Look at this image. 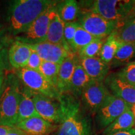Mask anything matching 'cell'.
<instances>
[{
    "label": "cell",
    "mask_w": 135,
    "mask_h": 135,
    "mask_svg": "<svg viewBox=\"0 0 135 135\" xmlns=\"http://www.w3.org/2000/svg\"><path fill=\"white\" fill-rule=\"evenodd\" d=\"M58 3L50 0L15 1L8 13L9 31L15 36L24 33L42 13Z\"/></svg>",
    "instance_id": "obj_1"
},
{
    "label": "cell",
    "mask_w": 135,
    "mask_h": 135,
    "mask_svg": "<svg viewBox=\"0 0 135 135\" xmlns=\"http://www.w3.org/2000/svg\"><path fill=\"white\" fill-rule=\"evenodd\" d=\"M59 100L64 118L56 135H92L91 120L81 109L79 98L66 93Z\"/></svg>",
    "instance_id": "obj_2"
},
{
    "label": "cell",
    "mask_w": 135,
    "mask_h": 135,
    "mask_svg": "<svg viewBox=\"0 0 135 135\" xmlns=\"http://www.w3.org/2000/svg\"><path fill=\"white\" fill-rule=\"evenodd\" d=\"M21 81L13 73L5 78L0 97V125L13 128L18 123V106L21 95Z\"/></svg>",
    "instance_id": "obj_3"
},
{
    "label": "cell",
    "mask_w": 135,
    "mask_h": 135,
    "mask_svg": "<svg viewBox=\"0 0 135 135\" xmlns=\"http://www.w3.org/2000/svg\"><path fill=\"white\" fill-rule=\"evenodd\" d=\"M90 11L114 22L119 28L134 19L135 1L97 0L93 3Z\"/></svg>",
    "instance_id": "obj_4"
},
{
    "label": "cell",
    "mask_w": 135,
    "mask_h": 135,
    "mask_svg": "<svg viewBox=\"0 0 135 135\" xmlns=\"http://www.w3.org/2000/svg\"><path fill=\"white\" fill-rule=\"evenodd\" d=\"M16 75L25 86L33 91L60 99L61 94L58 89L45 78L40 71L25 67L16 70Z\"/></svg>",
    "instance_id": "obj_5"
},
{
    "label": "cell",
    "mask_w": 135,
    "mask_h": 135,
    "mask_svg": "<svg viewBox=\"0 0 135 135\" xmlns=\"http://www.w3.org/2000/svg\"><path fill=\"white\" fill-rule=\"evenodd\" d=\"M56 6L49 8L42 13L26 31L16 36V41L28 45H35L46 41L48 27L52 19L57 14Z\"/></svg>",
    "instance_id": "obj_6"
},
{
    "label": "cell",
    "mask_w": 135,
    "mask_h": 135,
    "mask_svg": "<svg viewBox=\"0 0 135 135\" xmlns=\"http://www.w3.org/2000/svg\"><path fill=\"white\" fill-rule=\"evenodd\" d=\"M32 98L39 116L51 124H60L63 120V113L59 99L49 97L33 91Z\"/></svg>",
    "instance_id": "obj_7"
},
{
    "label": "cell",
    "mask_w": 135,
    "mask_h": 135,
    "mask_svg": "<svg viewBox=\"0 0 135 135\" xmlns=\"http://www.w3.org/2000/svg\"><path fill=\"white\" fill-rule=\"evenodd\" d=\"M132 106L110 93L96 113V122L99 128L108 127L116 118Z\"/></svg>",
    "instance_id": "obj_8"
},
{
    "label": "cell",
    "mask_w": 135,
    "mask_h": 135,
    "mask_svg": "<svg viewBox=\"0 0 135 135\" xmlns=\"http://www.w3.org/2000/svg\"><path fill=\"white\" fill-rule=\"evenodd\" d=\"M78 23L89 34L95 38L100 39L109 36L118 28L116 23L106 20L90 10L83 14Z\"/></svg>",
    "instance_id": "obj_9"
},
{
    "label": "cell",
    "mask_w": 135,
    "mask_h": 135,
    "mask_svg": "<svg viewBox=\"0 0 135 135\" xmlns=\"http://www.w3.org/2000/svg\"><path fill=\"white\" fill-rule=\"evenodd\" d=\"M110 94L104 81L91 80L83 90L81 99L84 107L92 114H96Z\"/></svg>",
    "instance_id": "obj_10"
},
{
    "label": "cell",
    "mask_w": 135,
    "mask_h": 135,
    "mask_svg": "<svg viewBox=\"0 0 135 135\" xmlns=\"http://www.w3.org/2000/svg\"><path fill=\"white\" fill-rule=\"evenodd\" d=\"M104 83L109 93L119 98L131 106L135 104V86L124 81L116 73L108 75L104 80Z\"/></svg>",
    "instance_id": "obj_11"
},
{
    "label": "cell",
    "mask_w": 135,
    "mask_h": 135,
    "mask_svg": "<svg viewBox=\"0 0 135 135\" xmlns=\"http://www.w3.org/2000/svg\"><path fill=\"white\" fill-rule=\"evenodd\" d=\"M28 45V44H27ZM38 54L42 60L61 65L65 58L72 53L63 45L44 41L35 45H28Z\"/></svg>",
    "instance_id": "obj_12"
},
{
    "label": "cell",
    "mask_w": 135,
    "mask_h": 135,
    "mask_svg": "<svg viewBox=\"0 0 135 135\" xmlns=\"http://www.w3.org/2000/svg\"><path fill=\"white\" fill-rule=\"evenodd\" d=\"M15 128L23 131L28 135H46L57 127L40 116H33L17 123Z\"/></svg>",
    "instance_id": "obj_13"
},
{
    "label": "cell",
    "mask_w": 135,
    "mask_h": 135,
    "mask_svg": "<svg viewBox=\"0 0 135 135\" xmlns=\"http://www.w3.org/2000/svg\"><path fill=\"white\" fill-rule=\"evenodd\" d=\"M78 61V56H76L75 53H71L61 63L56 86L61 94L68 93L71 80Z\"/></svg>",
    "instance_id": "obj_14"
},
{
    "label": "cell",
    "mask_w": 135,
    "mask_h": 135,
    "mask_svg": "<svg viewBox=\"0 0 135 135\" xmlns=\"http://www.w3.org/2000/svg\"><path fill=\"white\" fill-rule=\"evenodd\" d=\"M31 51L29 45L16 40L11 44L8 51L10 65L16 70L26 67Z\"/></svg>",
    "instance_id": "obj_15"
},
{
    "label": "cell",
    "mask_w": 135,
    "mask_h": 135,
    "mask_svg": "<svg viewBox=\"0 0 135 135\" xmlns=\"http://www.w3.org/2000/svg\"><path fill=\"white\" fill-rule=\"evenodd\" d=\"M79 63L93 80L104 81L108 74L110 66L100 58H79Z\"/></svg>",
    "instance_id": "obj_16"
},
{
    "label": "cell",
    "mask_w": 135,
    "mask_h": 135,
    "mask_svg": "<svg viewBox=\"0 0 135 135\" xmlns=\"http://www.w3.org/2000/svg\"><path fill=\"white\" fill-rule=\"evenodd\" d=\"M33 91L26 86L21 89L18 106V123L33 116H40L35 109L33 98Z\"/></svg>",
    "instance_id": "obj_17"
},
{
    "label": "cell",
    "mask_w": 135,
    "mask_h": 135,
    "mask_svg": "<svg viewBox=\"0 0 135 135\" xmlns=\"http://www.w3.org/2000/svg\"><path fill=\"white\" fill-rule=\"evenodd\" d=\"M91 80L79 61H78L71 80L68 93L75 97L79 98L81 97L83 90Z\"/></svg>",
    "instance_id": "obj_18"
},
{
    "label": "cell",
    "mask_w": 135,
    "mask_h": 135,
    "mask_svg": "<svg viewBox=\"0 0 135 135\" xmlns=\"http://www.w3.org/2000/svg\"><path fill=\"white\" fill-rule=\"evenodd\" d=\"M65 22L58 16V13L52 19L48 27V33L46 37V41L50 43L63 45L64 47L71 51V50L64 41V28ZM72 52V51H71ZM73 53V52H72Z\"/></svg>",
    "instance_id": "obj_19"
},
{
    "label": "cell",
    "mask_w": 135,
    "mask_h": 135,
    "mask_svg": "<svg viewBox=\"0 0 135 135\" xmlns=\"http://www.w3.org/2000/svg\"><path fill=\"white\" fill-rule=\"evenodd\" d=\"M135 125V118L131 109H128L105 128L104 134L126 130Z\"/></svg>",
    "instance_id": "obj_20"
},
{
    "label": "cell",
    "mask_w": 135,
    "mask_h": 135,
    "mask_svg": "<svg viewBox=\"0 0 135 135\" xmlns=\"http://www.w3.org/2000/svg\"><path fill=\"white\" fill-rule=\"evenodd\" d=\"M57 13L63 21L66 23L75 22L79 13L78 3L74 0H68L58 3Z\"/></svg>",
    "instance_id": "obj_21"
},
{
    "label": "cell",
    "mask_w": 135,
    "mask_h": 135,
    "mask_svg": "<svg viewBox=\"0 0 135 135\" xmlns=\"http://www.w3.org/2000/svg\"><path fill=\"white\" fill-rule=\"evenodd\" d=\"M135 56V43L123 44L114 55L110 67H116L127 64Z\"/></svg>",
    "instance_id": "obj_22"
},
{
    "label": "cell",
    "mask_w": 135,
    "mask_h": 135,
    "mask_svg": "<svg viewBox=\"0 0 135 135\" xmlns=\"http://www.w3.org/2000/svg\"><path fill=\"white\" fill-rule=\"evenodd\" d=\"M111 36L121 44L135 43V23L129 21L123 26L116 28Z\"/></svg>",
    "instance_id": "obj_23"
},
{
    "label": "cell",
    "mask_w": 135,
    "mask_h": 135,
    "mask_svg": "<svg viewBox=\"0 0 135 135\" xmlns=\"http://www.w3.org/2000/svg\"><path fill=\"white\" fill-rule=\"evenodd\" d=\"M123 44L118 42L111 35L108 36L101 48L99 58L102 60L104 63L110 66L114 55L118 49Z\"/></svg>",
    "instance_id": "obj_24"
},
{
    "label": "cell",
    "mask_w": 135,
    "mask_h": 135,
    "mask_svg": "<svg viewBox=\"0 0 135 135\" xmlns=\"http://www.w3.org/2000/svg\"><path fill=\"white\" fill-rule=\"evenodd\" d=\"M95 39H97V38L89 34L88 32L84 30L80 25H79L76 31L71 46L72 52L73 53H75V52L78 53L79 51Z\"/></svg>",
    "instance_id": "obj_25"
},
{
    "label": "cell",
    "mask_w": 135,
    "mask_h": 135,
    "mask_svg": "<svg viewBox=\"0 0 135 135\" xmlns=\"http://www.w3.org/2000/svg\"><path fill=\"white\" fill-rule=\"evenodd\" d=\"M60 66L59 64L43 61L39 70L45 78L56 88L58 83Z\"/></svg>",
    "instance_id": "obj_26"
},
{
    "label": "cell",
    "mask_w": 135,
    "mask_h": 135,
    "mask_svg": "<svg viewBox=\"0 0 135 135\" xmlns=\"http://www.w3.org/2000/svg\"><path fill=\"white\" fill-rule=\"evenodd\" d=\"M105 38H97L78 52L79 58H99Z\"/></svg>",
    "instance_id": "obj_27"
},
{
    "label": "cell",
    "mask_w": 135,
    "mask_h": 135,
    "mask_svg": "<svg viewBox=\"0 0 135 135\" xmlns=\"http://www.w3.org/2000/svg\"><path fill=\"white\" fill-rule=\"evenodd\" d=\"M116 74L121 80L135 86V61L127 63Z\"/></svg>",
    "instance_id": "obj_28"
},
{
    "label": "cell",
    "mask_w": 135,
    "mask_h": 135,
    "mask_svg": "<svg viewBox=\"0 0 135 135\" xmlns=\"http://www.w3.org/2000/svg\"><path fill=\"white\" fill-rule=\"evenodd\" d=\"M79 23L78 21L71 22V23H66L64 28V41L65 43L71 48L73 40L76 31L78 27L79 26Z\"/></svg>",
    "instance_id": "obj_29"
},
{
    "label": "cell",
    "mask_w": 135,
    "mask_h": 135,
    "mask_svg": "<svg viewBox=\"0 0 135 135\" xmlns=\"http://www.w3.org/2000/svg\"><path fill=\"white\" fill-rule=\"evenodd\" d=\"M42 62H43V60L40 58L38 54L35 51L32 50L31 55H30L29 60H28L26 67L32 69V70L39 71Z\"/></svg>",
    "instance_id": "obj_30"
},
{
    "label": "cell",
    "mask_w": 135,
    "mask_h": 135,
    "mask_svg": "<svg viewBox=\"0 0 135 135\" xmlns=\"http://www.w3.org/2000/svg\"><path fill=\"white\" fill-rule=\"evenodd\" d=\"M8 48L3 49L0 51V76L6 74L9 69V63L8 56Z\"/></svg>",
    "instance_id": "obj_31"
},
{
    "label": "cell",
    "mask_w": 135,
    "mask_h": 135,
    "mask_svg": "<svg viewBox=\"0 0 135 135\" xmlns=\"http://www.w3.org/2000/svg\"><path fill=\"white\" fill-rule=\"evenodd\" d=\"M103 135H135V129L131 128V129H126V130H123L117 131V132L103 134Z\"/></svg>",
    "instance_id": "obj_32"
},
{
    "label": "cell",
    "mask_w": 135,
    "mask_h": 135,
    "mask_svg": "<svg viewBox=\"0 0 135 135\" xmlns=\"http://www.w3.org/2000/svg\"><path fill=\"white\" fill-rule=\"evenodd\" d=\"M8 43L7 38L5 36L4 33L2 30H0V51L3 49L6 48Z\"/></svg>",
    "instance_id": "obj_33"
},
{
    "label": "cell",
    "mask_w": 135,
    "mask_h": 135,
    "mask_svg": "<svg viewBox=\"0 0 135 135\" xmlns=\"http://www.w3.org/2000/svg\"><path fill=\"white\" fill-rule=\"evenodd\" d=\"M7 135H28L25 133L24 131L21 130V129H18V128L13 127L11 128V130L9 131Z\"/></svg>",
    "instance_id": "obj_34"
},
{
    "label": "cell",
    "mask_w": 135,
    "mask_h": 135,
    "mask_svg": "<svg viewBox=\"0 0 135 135\" xmlns=\"http://www.w3.org/2000/svg\"><path fill=\"white\" fill-rule=\"evenodd\" d=\"M11 129V127L0 125V135H7Z\"/></svg>",
    "instance_id": "obj_35"
},
{
    "label": "cell",
    "mask_w": 135,
    "mask_h": 135,
    "mask_svg": "<svg viewBox=\"0 0 135 135\" xmlns=\"http://www.w3.org/2000/svg\"><path fill=\"white\" fill-rule=\"evenodd\" d=\"M6 74L0 76V97H1V93H2L3 88H4V81L5 78H6Z\"/></svg>",
    "instance_id": "obj_36"
},
{
    "label": "cell",
    "mask_w": 135,
    "mask_h": 135,
    "mask_svg": "<svg viewBox=\"0 0 135 135\" xmlns=\"http://www.w3.org/2000/svg\"><path fill=\"white\" fill-rule=\"evenodd\" d=\"M131 110H132L133 114H134V118H135V104L134 105H133L132 106V108H131Z\"/></svg>",
    "instance_id": "obj_37"
},
{
    "label": "cell",
    "mask_w": 135,
    "mask_h": 135,
    "mask_svg": "<svg viewBox=\"0 0 135 135\" xmlns=\"http://www.w3.org/2000/svg\"><path fill=\"white\" fill-rule=\"evenodd\" d=\"M46 135H50V134H46Z\"/></svg>",
    "instance_id": "obj_38"
}]
</instances>
